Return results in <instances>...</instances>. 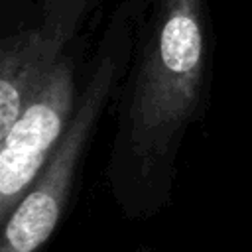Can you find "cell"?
<instances>
[{"label":"cell","instance_id":"1","mask_svg":"<svg viewBox=\"0 0 252 252\" xmlns=\"http://www.w3.org/2000/svg\"><path fill=\"white\" fill-rule=\"evenodd\" d=\"M201 0H159L130 102V140L144 158L161 154L191 116L203 81Z\"/></svg>","mask_w":252,"mask_h":252},{"label":"cell","instance_id":"2","mask_svg":"<svg viewBox=\"0 0 252 252\" xmlns=\"http://www.w3.org/2000/svg\"><path fill=\"white\" fill-rule=\"evenodd\" d=\"M112 79L114 61L104 57L85 89L75 116L47 158V163L41 167L24 199L6 219L0 252H37L55 230L79 156L112 89Z\"/></svg>","mask_w":252,"mask_h":252},{"label":"cell","instance_id":"3","mask_svg":"<svg viewBox=\"0 0 252 252\" xmlns=\"http://www.w3.org/2000/svg\"><path fill=\"white\" fill-rule=\"evenodd\" d=\"M73 94V69L67 59H61L0 140V217L4 222L61 140Z\"/></svg>","mask_w":252,"mask_h":252},{"label":"cell","instance_id":"4","mask_svg":"<svg viewBox=\"0 0 252 252\" xmlns=\"http://www.w3.org/2000/svg\"><path fill=\"white\" fill-rule=\"evenodd\" d=\"M81 12L83 0H49L37 26L2 41L0 140L63 59V47L73 35Z\"/></svg>","mask_w":252,"mask_h":252}]
</instances>
